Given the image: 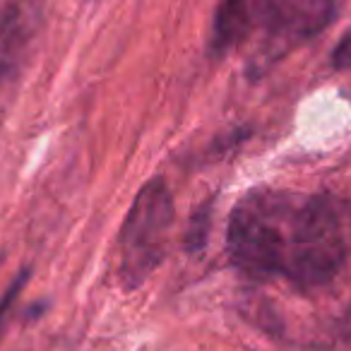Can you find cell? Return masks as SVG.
<instances>
[{"instance_id": "6da1fadb", "label": "cell", "mask_w": 351, "mask_h": 351, "mask_svg": "<svg viewBox=\"0 0 351 351\" xmlns=\"http://www.w3.org/2000/svg\"><path fill=\"white\" fill-rule=\"evenodd\" d=\"M349 255L346 229L337 205L322 195L293 193L284 234L282 277L298 289L325 287Z\"/></svg>"}, {"instance_id": "7a4b0ae2", "label": "cell", "mask_w": 351, "mask_h": 351, "mask_svg": "<svg viewBox=\"0 0 351 351\" xmlns=\"http://www.w3.org/2000/svg\"><path fill=\"white\" fill-rule=\"evenodd\" d=\"M293 193L258 188L236 202L226 229V253L239 272L255 282L282 277L284 226Z\"/></svg>"}, {"instance_id": "3957f363", "label": "cell", "mask_w": 351, "mask_h": 351, "mask_svg": "<svg viewBox=\"0 0 351 351\" xmlns=\"http://www.w3.org/2000/svg\"><path fill=\"white\" fill-rule=\"evenodd\" d=\"M173 224V197L161 178H152L132 200L118 234V272L125 289H135L164 260Z\"/></svg>"}, {"instance_id": "277c9868", "label": "cell", "mask_w": 351, "mask_h": 351, "mask_svg": "<svg viewBox=\"0 0 351 351\" xmlns=\"http://www.w3.org/2000/svg\"><path fill=\"white\" fill-rule=\"evenodd\" d=\"M253 27L274 41H306L332 22L337 0H248Z\"/></svg>"}, {"instance_id": "5b68a950", "label": "cell", "mask_w": 351, "mask_h": 351, "mask_svg": "<svg viewBox=\"0 0 351 351\" xmlns=\"http://www.w3.org/2000/svg\"><path fill=\"white\" fill-rule=\"evenodd\" d=\"M250 29H253V15H250L248 0H221L215 12V25H212V53H229L241 41H245Z\"/></svg>"}, {"instance_id": "8992f818", "label": "cell", "mask_w": 351, "mask_h": 351, "mask_svg": "<svg viewBox=\"0 0 351 351\" xmlns=\"http://www.w3.org/2000/svg\"><path fill=\"white\" fill-rule=\"evenodd\" d=\"M330 60H332V68L335 70H351V29L346 32V34L339 39V44L335 46Z\"/></svg>"}, {"instance_id": "52a82bcc", "label": "cell", "mask_w": 351, "mask_h": 351, "mask_svg": "<svg viewBox=\"0 0 351 351\" xmlns=\"http://www.w3.org/2000/svg\"><path fill=\"white\" fill-rule=\"evenodd\" d=\"M27 284V272H22L20 277L12 282V287L5 291V296L0 298V332H3V325H5V317H8V313H10V308H12V303H15V298H17V293H20V289Z\"/></svg>"}]
</instances>
